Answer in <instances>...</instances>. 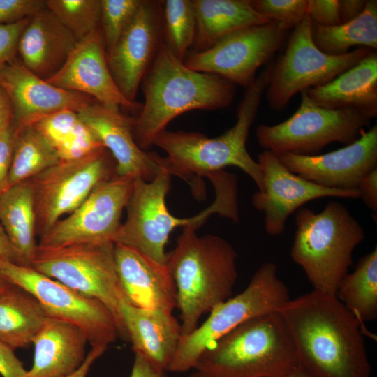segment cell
<instances>
[{
  "label": "cell",
  "instance_id": "6da1fadb",
  "mask_svg": "<svg viewBox=\"0 0 377 377\" xmlns=\"http://www.w3.org/2000/svg\"><path fill=\"white\" fill-rule=\"evenodd\" d=\"M278 311L309 377H370L362 324L336 295L313 290Z\"/></svg>",
  "mask_w": 377,
  "mask_h": 377
},
{
  "label": "cell",
  "instance_id": "7a4b0ae2",
  "mask_svg": "<svg viewBox=\"0 0 377 377\" xmlns=\"http://www.w3.org/2000/svg\"><path fill=\"white\" fill-rule=\"evenodd\" d=\"M272 66L270 61L246 89L237 107L235 124L222 135L209 138L193 131L165 129L161 132L153 145L162 149L167 156L153 154L162 170L185 180L195 195H200V177H208L228 166L241 169L252 179L258 191L262 190L260 169L258 162L250 156L246 145L268 84Z\"/></svg>",
  "mask_w": 377,
  "mask_h": 377
},
{
  "label": "cell",
  "instance_id": "3957f363",
  "mask_svg": "<svg viewBox=\"0 0 377 377\" xmlns=\"http://www.w3.org/2000/svg\"><path fill=\"white\" fill-rule=\"evenodd\" d=\"M140 86L145 102L131 119V126L136 143L144 151L175 117L194 110L225 108L235 94L234 84L187 67L164 41Z\"/></svg>",
  "mask_w": 377,
  "mask_h": 377
},
{
  "label": "cell",
  "instance_id": "277c9868",
  "mask_svg": "<svg viewBox=\"0 0 377 377\" xmlns=\"http://www.w3.org/2000/svg\"><path fill=\"white\" fill-rule=\"evenodd\" d=\"M198 228H183L165 263L176 287L182 336L192 332L203 315L231 297L238 275L234 247L218 235L198 236Z\"/></svg>",
  "mask_w": 377,
  "mask_h": 377
},
{
  "label": "cell",
  "instance_id": "5b68a950",
  "mask_svg": "<svg viewBox=\"0 0 377 377\" xmlns=\"http://www.w3.org/2000/svg\"><path fill=\"white\" fill-rule=\"evenodd\" d=\"M171 177L163 170L151 182L140 178L134 179L126 207L127 216L114 237V244L132 247L165 264V245L170 234L176 228H199L214 214L235 222L239 221L235 175L221 170L209 177L215 189V199L205 209L190 218L176 217L167 208L165 198L170 189Z\"/></svg>",
  "mask_w": 377,
  "mask_h": 377
},
{
  "label": "cell",
  "instance_id": "8992f818",
  "mask_svg": "<svg viewBox=\"0 0 377 377\" xmlns=\"http://www.w3.org/2000/svg\"><path fill=\"white\" fill-rule=\"evenodd\" d=\"M298 367L295 347L279 311L250 319L219 339L198 358L206 377H283Z\"/></svg>",
  "mask_w": 377,
  "mask_h": 377
},
{
  "label": "cell",
  "instance_id": "52a82bcc",
  "mask_svg": "<svg viewBox=\"0 0 377 377\" xmlns=\"http://www.w3.org/2000/svg\"><path fill=\"white\" fill-rule=\"evenodd\" d=\"M295 224L293 260L302 267L313 290L335 295L353 264L355 249L364 239L363 227L343 204L334 200L319 213L300 208Z\"/></svg>",
  "mask_w": 377,
  "mask_h": 377
},
{
  "label": "cell",
  "instance_id": "ba28073f",
  "mask_svg": "<svg viewBox=\"0 0 377 377\" xmlns=\"http://www.w3.org/2000/svg\"><path fill=\"white\" fill-rule=\"evenodd\" d=\"M290 300L276 264L263 263L243 291L216 306L203 323L182 336L168 371L182 373L194 369L200 356L219 339L250 319L278 311Z\"/></svg>",
  "mask_w": 377,
  "mask_h": 377
},
{
  "label": "cell",
  "instance_id": "9c48e42d",
  "mask_svg": "<svg viewBox=\"0 0 377 377\" xmlns=\"http://www.w3.org/2000/svg\"><path fill=\"white\" fill-rule=\"evenodd\" d=\"M114 249L113 242L60 248L38 246L30 266L101 302L114 317L120 337L128 339L121 317V306L126 301L116 271Z\"/></svg>",
  "mask_w": 377,
  "mask_h": 377
},
{
  "label": "cell",
  "instance_id": "30bf717a",
  "mask_svg": "<svg viewBox=\"0 0 377 377\" xmlns=\"http://www.w3.org/2000/svg\"><path fill=\"white\" fill-rule=\"evenodd\" d=\"M311 24L306 15L293 29L284 52L272 62L265 98L274 111L285 109L296 94L330 82L374 50L362 47L341 55L325 53L312 39Z\"/></svg>",
  "mask_w": 377,
  "mask_h": 377
},
{
  "label": "cell",
  "instance_id": "8fae6325",
  "mask_svg": "<svg viewBox=\"0 0 377 377\" xmlns=\"http://www.w3.org/2000/svg\"><path fill=\"white\" fill-rule=\"evenodd\" d=\"M301 96L299 108L288 119L256 128V139L264 150L276 155H316L332 142L346 145L354 142L371 122L353 110L323 108L306 91L301 92Z\"/></svg>",
  "mask_w": 377,
  "mask_h": 377
},
{
  "label": "cell",
  "instance_id": "7c38bea8",
  "mask_svg": "<svg viewBox=\"0 0 377 377\" xmlns=\"http://www.w3.org/2000/svg\"><path fill=\"white\" fill-rule=\"evenodd\" d=\"M0 277L34 297L49 317L77 326L91 346L108 347L120 337L114 317L103 304L29 265L0 258Z\"/></svg>",
  "mask_w": 377,
  "mask_h": 377
},
{
  "label": "cell",
  "instance_id": "4fadbf2b",
  "mask_svg": "<svg viewBox=\"0 0 377 377\" xmlns=\"http://www.w3.org/2000/svg\"><path fill=\"white\" fill-rule=\"evenodd\" d=\"M115 161L103 147L76 159L60 160L30 180L39 237L67 216L102 182L116 175Z\"/></svg>",
  "mask_w": 377,
  "mask_h": 377
},
{
  "label": "cell",
  "instance_id": "5bb4252c",
  "mask_svg": "<svg viewBox=\"0 0 377 377\" xmlns=\"http://www.w3.org/2000/svg\"><path fill=\"white\" fill-rule=\"evenodd\" d=\"M290 29L277 22L248 27L221 39L209 48L184 59L192 70L221 77L248 88L258 70L281 47Z\"/></svg>",
  "mask_w": 377,
  "mask_h": 377
},
{
  "label": "cell",
  "instance_id": "9a60e30c",
  "mask_svg": "<svg viewBox=\"0 0 377 377\" xmlns=\"http://www.w3.org/2000/svg\"><path fill=\"white\" fill-rule=\"evenodd\" d=\"M133 182L115 175L100 183L79 207L40 237L38 246L114 243Z\"/></svg>",
  "mask_w": 377,
  "mask_h": 377
},
{
  "label": "cell",
  "instance_id": "2e32d148",
  "mask_svg": "<svg viewBox=\"0 0 377 377\" xmlns=\"http://www.w3.org/2000/svg\"><path fill=\"white\" fill-rule=\"evenodd\" d=\"M257 162L263 188L253 193L251 202L256 209L264 213L265 229L269 235H281L288 216L309 201L325 197L360 198L358 189L323 187L292 172L270 151L263 150Z\"/></svg>",
  "mask_w": 377,
  "mask_h": 377
},
{
  "label": "cell",
  "instance_id": "e0dca14e",
  "mask_svg": "<svg viewBox=\"0 0 377 377\" xmlns=\"http://www.w3.org/2000/svg\"><path fill=\"white\" fill-rule=\"evenodd\" d=\"M163 3L142 0L116 43L106 50L111 74L123 96L135 102L138 90L163 43Z\"/></svg>",
  "mask_w": 377,
  "mask_h": 377
},
{
  "label": "cell",
  "instance_id": "ac0fdd59",
  "mask_svg": "<svg viewBox=\"0 0 377 377\" xmlns=\"http://www.w3.org/2000/svg\"><path fill=\"white\" fill-rule=\"evenodd\" d=\"M277 156L290 171L319 186L358 189L362 179L377 168V126L364 131L354 142L331 152Z\"/></svg>",
  "mask_w": 377,
  "mask_h": 377
},
{
  "label": "cell",
  "instance_id": "d6986e66",
  "mask_svg": "<svg viewBox=\"0 0 377 377\" xmlns=\"http://www.w3.org/2000/svg\"><path fill=\"white\" fill-rule=\"evenodd\" d=\"M62 89L86 94L98 103L119 110H139L142 105L127 100L110 71L101 29L77 41L60 70L46 80Z\"/></svg>",
  "mask_w": 377,
  "mask_h": 377
},
{
  "label": "cell",
  "instance_id": "ffe728a7",
  "mask_svg": "<svg viewBox=\"0 0 377 377\" xmlns=\"http://www.w3.org/2000/svg\"><path fill=\"white\" fill-rule=\"evenodd\" d=\"M0 87L10 101L15 130L59 110L77 112L94 101L86 94L62 89L38 77L17 57L0 68Z\"/></svg>",
  "mask_w": 377,
  "mask_h": 377
},
{
  "label": "cell",
  "instance_id": "44dd1931",
  "mask_svg": "<svg viewBox=\"0 0 377 377\" xmlns=\"http://www.w3.org/2000/svg\"><path fill=\"white\" fill-rule=\"evenodd\" d=\"M116 163V175L151 182L163 170L154 157L136 143L131 119L120 110L107 108L96 101L77 111Z\"/></svg>",
  "mask_w": 377,
  "mask_h": 377
},
{
  "label": "cell",
  "instance_id": "7402d4cb",
  "mask_svg": "<svg viewBox=\"0 0 377 377\" xmlns=\"http://www.w3.org/2000/svg\"><path fill=\"white\" fill-rule=\"evenodd\" d=\"M114 254L126 302L139 308L172 313L177 305V290L167 265L121 244H114Z\"/></svg>",
  "mask_w": 377,
  "mask_h": 377
},
{
  "label": "cell",
  "instance_id": "603a6c76",
  "mask_svg": "<svg viewBox=\"0 0 377 377\" xmlns=\"http://www.w3.org/2000/svg\"><path fill=\"white\" fill-rule=\"evenodd\" d=\"M77 43L45 7L30 17L20 37L17 53L27 69L46 80L60 70Z\"/></svg>",
  "mask_w": 377,
  "mask_h": 377
},
{
  "label": "cell",
  "instance_id": "cb8c5ba5",
  "mask_svg": "<svg viewBox=\"0 0 377 377\" xmlns=\"http://www.w3.org/2000/svg\"><path fill=\"white\" fill-rule=\"evenodd\" d=\"M87 343L75 325L48 317L32 340L34 360L27 377H64L72 374L84 361Z\"/></svg>",
  "mask_w": 377,
  "mask_h": 377
},
{
  "label": "cell",
  "instance_id": "d4e9b609",
  "mask_svg": "<svg viewBox=\"0 0 377 377\" xmlns=\"http://www.w3.org/2000/svg\"><path fill=\"white\" fill-rule=\"evenodd\" d=\"M121 317L134 353L168 371L182 337L181 325L172 313L124 302Z\"/></svg>",
  "mask_w": 377,
  "mask_h": 377
},
{
  "label": "cell",
  "instance_id": "484cf974",
  "mask_svg": "<svg viewBox=\"0 0 377 377\" xmlns=\"http://www.w3.org/2000/svg\"><path fill=\"white\" fill-rule=\"evenodd\" d=\"M306 91L323 108L353 110L371 120L377 116L376 50L330 82Z\"/></svg>",
  "mask_w": 377,
  "mask_h": 377
},
{
  "label": "cell",
  "instance_id": "4316f807",
  "mask_svg": "<svg viewBox=\"0 0 377 377\" xmlns=\"http://www.w3.org/2000/svg\"><path fill=\"white\" fill-rule=\"evenodd\" d=\"M196 20L193 52L204 51L239 29L270 22L251 0H193Z\"/></svg>",
  "mask_w": 377,
  "mask_h": 377
},
{
  "label": "cell",
  "instance_id": "83f0119b",
  "mask_svg": "<svg viewBox=\"0 0 377 377\" xmlns=\"http://www.w3.org/2000/svg\"><path fill=\"white\" fill-rule=\"evenodd\" d=\"M0 222L23 265L38 249L34 193L30 180L9 186L0 195Z\"/></svg>",
  "mask_w": 377,
  "mask_h": 377
},
{
  "label": "cell",
  "instance_id": "f1b7e54d",
  "mask_svg": "<svg viewBox=\"0 0 377 377\" xmlns=\"http://www.w3.org/2000/svg\"><path fill=\"white\" fill-rule=\"evenodd\" d=\"M48 317L22 289L10 284L0 290V340L13 350L31 343Z\"/></svg>",
  "mask_w": 377,
  "mask_h": 377
},
{
  "label": "cell",
  "instance_id": "f546056e",
  "mask_svg": "<svg viewBox=\"0 0 377 377\" xmlns=\"http://www.w3.org/2000/svg\"><path fill=\"white\" fill-rule=\"evenodd\" d=\"M311 36L321 51L332 55L346 54L357 46L376 50L377 1L367 0L364 11L347 22L328 27L312 23Z\"/></svg>",
  "mask_w": 377,
  "mask_h": 377
},
{
  "label": "cell",
  "instance_id": "4dcf8cb0",
  "mask_svg": "<svg viewBox=\"0 0 377 377\" xmlns=\"http://www.w3.org/2000/svg\"><path fill=\"white\" fill-rule=\"evenodd\" d=\"M335 295L362 324L377 318V249L362 256Z\"/></svg>",
  "mask_w": 377,
  "mask_h": 377
},
{
  "label": "cell",
  "instance_id": "1f68e13d",
  "mask_svg": "<svg viewBox=\"0 0 377 377\" xmlns=\"http://www.w3.org/2000/svg\"><path fill=\"white\" fill-rule=\"evenodd\" d=\"M59 161L57 150L34 124L15 130L9 186L31 179Z\"/></svg>",
  "mask_w": 377,
  "mask_h": 377
},
{
  "label": "cell",
  "instance_id": "d6a6232c",
  "mask_svg": "<svg viewBox=\"0 0 377 377\" xmlns=\"http://www.w3.org/2000/svg\"><path fill=\"white\" fill-rule=\"evenodd\" d=\"M164 43L179 59L184 61L193 46L196 20L191 0H167L162 5Z\"/></svg>",
  "mask_w": 377,
  "mask_h": 377
},
{
  "label": "cell",
  "instance_id": "836d02e7",
  "mask_svg": "<svg viewBox=\"0 0 377 377\" xmlns=\"http://www.w3.org/2000/svg\"><path fill=\"white\" fill-rule=\"evenodd\" d=\"M45 6L77 41L100 28L101 0H47Z\"/></svg>",
  "mask_w": 377,
  "mask_h": 377
},
{
  "label": "cell",
  "instance_id": "e575fe53",
  "mask_svg": "<svg viewBox=\"0 0 377 377\" xmlns=\"http://www.w3.org/2000/svg\"><path fill=\"white\" fill-rule=\"evenodd\" d=\"M142 0H101L100 29L106 50L117 41L137 13Z\"/></svg>",
  "mask_w": 377,
  "mask_h": 377
},
{
  "label": "cell",
  "instance_id": "d590c367",
  "mask_svg": "<svg viewBox=\"0 0 377 377\" xmlns=\"http://www.w3.org/2000/svg\"><path fill=\"white\" fill-rule=\"evenodd\" d=\"M251 5L270 21L293 29L306 15L307 0H252Z\"/></svg>",
  "mask_w": 377,
  "mask_h": 377
},
{
  "label": "cell",
  "instance_id": "8d00e7d4",
  "mask_svg": "<svg viewBox=\"0 0 377 377\" xmlns=\"http://www.w3.org/2000/svg\"><path fill=\"white\" fill-rule=\"evenodd\" d=\"M78 120L76 111L64 109L44 117L34 125L57 150L68 140Z\"/></svg>",
  "mask_w": 377,
  "mask_h": 377
},
{
  "label": "cell",
  "instance_id": "74e56055",
  "mask_svg": "<svg viewBox=\"0 0 377 377\" xmlns=\"http://www.w3.org/2000/svg\"><path fill=\"white\" fill-rule=\"evenodd\" d=\"M103 147L90 128L79 117L71 135L57 151L60 160H71L86 156Z\"/></svg>",
  "mask_w": 377,
  "mask_h": 377
},
{
  "label": "cell",
  "instance_id": "f35d334b",
  "mask_svg": "<svg viewBox=\"0 0 377 377\" xmlns=\"http://www.w3.org/2000/svg\"><path fill=\"white\" fill-rule=\"evenodd\" d=\"M45 7L43 0H0V25L31 17Z\"/></svg>",
  "mask_w": 377,
  "mask_h": 377
},
{
  "label": "cell",
  "instance_id": "ab89813d",
  "mask_svg": "<svg viewBox=\"0 0 377 377\" xmlns=\"http://www.w3.org/2000/svg\"><path fill=\"white\" fill-rule=\"evenodd\" d=\"M29 19L0 25V68L17 57L19 39Z\"/></svg>",
  "mask_w": 377,
  "mask_h": 377
},
{
  "label": "cell",
  "instance_id": "60d3db41",
  "mask_svg": "<svg viewBox=\"0 0 377 377\" xmlns=\"http://www.w3.org/2000/svg\"><path fill=\"white\" fill-rule=\"evenodd\" d=\"M15 129L12 119L0 131V195L9 187Z\"/></svg>",
  "mask_w": 377,
  "mask_h": 377
},
{
  "label": "cell",
  "instance_id": "b9f144b4",
  "mask_svg": "<svg viewBox=\"0 0 377 377\" xmlns=\"http://www.w3.org/2000/svg\"><path fill=\"white\" fill-rule=\"evenodd\" d=\"M306 15L315 24L328 27L341 24L339 0H307Z\"/></svg>",
  "mask_w": 377,
  "mask_h": 377
},
{
  "label": "cell",
  "instance_id": "7bdbcfd3",
  "mask_svg": "<svg viewBox=\"0 0 377 377\" xmlns=\"http://www.w3.org/2000/svg\"><path fill=\"white\" fill-rule=\"evenodd\" d=\"M0 376L1 377H27V370L17 358L14 350L0 340Z\"/></svg>",
  "mask_w": 377,
  "mask_h": 377
},
{
  "label": "cell",
  "instance_id": "ee69618b",
  "mask_svg": "<svg viewBox=\"0 0 377 377\" xmlns=\"http://www.w3.org/2000/svg\"><path fill=\"white\" fill-rule=\"evenodd\" d=\"M358 190L360 198L374 213L377 212V168L370 172L361 181Z\"/></svg>",
  "mask_w": 377,
  "mask_h": 377
},
{
  "label": "cell",
  "instance_id": "f6af8a7d",
  "mask_svg": "<svg viewBox=\"0 0 377 377\" xmlns=\"http://www.w3.org/2000/svg\"><path fill=\"white\" fill-rule=\"evenodd\" d=\"M166 370L159 368L138 354H135L130 377H168Z\"/></svg>",
  "mask_w": 377,
  "mask_h": 377
},
{
  "label": "cell",
  "instance_id": "bcb514c9",
  "mask_svg": "<svg viewBox=\"0 0 377 377\" xmlns=\"http://www.w3.org/2000/svg\"><path fill=\"white\" fill-rule=\"evenodd\" d=\"M341 24L359 16L364 10L367 0H339Z\"/></svg>",
  "mask_w": 377,
  "mask_h": 377
},
{
  "label": "cell",
  "instance_id": "7dc6e473",
  "mask_svg": "<svg viewBox=\"0 0 377 377\" xmlns=\"http://www.w3.org/2000/svg\"><path fill=\"white\" fill-rule=\"evenodd\" d=\"M107 348L108 347L103 346H92L82 365L76 371L64 377H87L95 361L105 352Z\"/></svg>",
  "mask_w": 377,
  "mask_h": 377
},
{
  "label": "cell",
  "instance_id": "c3c4849f",
  "mask_svg": "<svg viewBox=\"0 0 377 377\" xmlns=\"http://www.w3.org/2000/svg\"><path fill=\"white\" fill-rule=\"evenodd\" d=\"M0 258L22 265L15 249L13 246L0 222Z\"/></svg>",
  "mask_w": 377,
  "mask_h": 377
},
{
  "label": "cell",
  "instance_id": "681fc988",
  "mask_svg": "<svg viewBox=\"0 0 377 377\" xmlns=\"http://www.w3.org/2000/svg\"><path fill=\"white\" fill-rule=\"evenodd\" d=\"M10 119H12L11 105L6 94L0 87V131Z\"/></svg>",
  "mask_w": 377,
  "mask_h": 377
},
{
  "label": "cell",
  "instance_id": "f907efd6",
  "mask_svg": "<svg viewBox=\"0 0 377 377\" xmlns=\"http://www.w3.org/2000/svg\"><path fill=\"white\" fill-rule=\"evenodd\" d=\"M283 377H309L300 368L297 367L295 370Z\"/></svg>",
  "mask_w": 377,
  "mask_h": 377
},
{
  "label": "cell",
  "instance_id": "816d5d0a",
  "mask_svg": "<svg viewBox=\"0 0 377 377\" xmlns=\"http://www.w3.org/2000/svg\"><path fill=\"white\" fill-rule=\"evenodd\" d=\"M10 284L0 277V290H4L8 288Z\"/></svg>",
  "mask_w": 377,
  "mask_h": 377
},
{
  "label": "cell",
  "instance_id": "f5cc1de1",
  "mask_svg": "<svg viewBox=\"0 0 377 377\" xmlns=\"http://www.w3.org/2000/svg\"><path fill=\"white\" fill-rule=\"evenodd\" d=\"M188 377H206L204 374L202 373L195 371L193 373H192L191 375H189Z\"/></svg>",
  "mask_w": 377,
  "mask_h": 377
}]
</instances>
